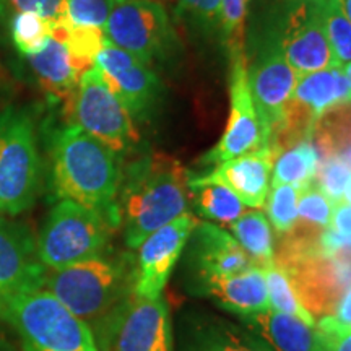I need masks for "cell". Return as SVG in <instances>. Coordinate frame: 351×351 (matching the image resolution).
<instances>
[{
	"label": "cell",
	"instance_id": "7c38bea8",
	"mask_svg": "<svg viewBox=\"0 0 351 351\" xmlns=\"http://www.w3.org/2000/svg\"><path fill=\"white\" fill-rule=\"evenodd\" d=\"M197 225L199 221L194 215L184 213L153 231L140 243L135 249L137 262L134 267V295L147 300L161 298L171 271Z\"/></svg>",
	"mask_w": 351,
	"mask_h": 351
},
{
	"label": "cell",
	"instance_id": "8d00e7d4",
	"mask_svg": "<svg viewBox=\"0 0 351 351\" xmlns=\"http://www.w3.org/2000/svg\"><path fill=\"white\" fill-rule=\"evenodd\" d=\"M343 199L346 200V204L351 205V176H350V181L346 184V189H345V195Z\"/></svg>",
	"mask_w": 351,
	"mask_h": 351
},
{
	"label": "cell",
	"instance_id": "2e32d148",
	"mask_svg": "<svg viewBox=\"0 0 351 351\" xmlns=\"http://www.w3.org/2000/svg\"><path fill=\"white\" fill-rule=\"evenodd\" d=\"M274 153L270 147L213 166L202 176H189L197 182H219L231 189L245 207L261 208L270 192Z\"/></svg>",
	"mask_w": 351,
	"mask_h": 351
},
{
	"label": "cell",
	"instance_id": "6da1fadb",
	"mask_svg": "<svg viewBox=\"0 0 351 351\" xmlns=\"http://www.w3.org/2000/svg\"><path fill=\"white\" fill-rule=\"evenodd\" d=\"M52 182L60 199L98 213L111 228L121 223L117 153L80 127L67 124L51 138Z\"/></svg>",
	"mask_w": 351,
	"mask_h": 351
},
{
	"label": "cell",
	"instance_id": "5b68a950",
	"mask_svg": "<svg viewBox=\"0 0 351 351\" xmlns=\"http://www.w3.org/2000/svg\"><path fill=\"white\" fill-rule=\"evenodd\" d=\"M41 182L36 129L26 109L0 114V213L16 217L33 207Z\"/></svg>",
	"mask_w": 351,
	"mask_h": 351
},
{
	"label": "cell",
	"instance_id": "60d3db41",
	"mask_svg": "<svg viewBox=\"0 0 351 351\" xmlns=\"http://www.w3.org/2000/svg\"><path fill=\"white\" fill-rule=\"evenodd\" d=\"M153 2H161V0H153Z\"/></svg>",
	"mask_w": 351,
	"mask_h": 351
},
{
	"label": "cell",
	"instance_id": "4dcf8cb0",
	"mask_svg": "<svg viewBox=\"0 0 351 351\" xmlns=\"http://www.w3.org/2000/svg\"><path fill=\"white\" fill-rule=\"evenodd\" d=\"M249 0H221L219 7V28L228 49L234 51L243 47L244 21L247 15Z\"/></svg>",
	"mask_w": 351,
	"mask_h": 351
},
{
	"label": "cell",
	"instance_id": "4fadbf2b",
	"mask_svg": "<svg viewBox=\"0 0 351 351\" xmlns=\"http://www.w3.org/2000/svg\"><path fill=\"white\" fill-rule=\"evenodd\" d=\"M104 82L132 117L143 119L160 98V82L150 65L108 41L95 59Z\"/></svg>",
	"mask_w": 351,
	"mask_h": 351
},
{
	"label": "cell",
	"instance_id": "e575fe53",
	"mask_svg": "<svg viewBox=\"0 0 351 351\" xmlns=\"http://www.w3.org/2000/svg\"><path fill=\"white\" fill-rule=\"evenodd\" d=\"M15 12H32L43 16L51 26L69 21L65 0H7Z\"/></svg>",
	"mask_w": 351,
	"mask_h": 351
},
{
	"label": "cell",
	"instance_id": "8fae6325",
	"mask_svg": "<svg viewBox=\"0 0 351 351\" xmlns=\"http://www.w3.org/2000/svg\"><path fill=\"white\" fill-rule=\"evenodd\" d=\"M298 78L300 75L289 65L280 41L267 44L247 69L254 106L269 137V145L285 119Z\"/></svg>",
	"mask_w": 351,
	"mask_h": 351
},
{
	"label": "cell",
	"instance_id": "30bf717a",
	"mask_svg": "<svg viewBox=\"0 0 351 351\" xmlns=\"http://www.w3.org/2000/svg\"><path fill=\"white\" fill-rule=\"evenodd\" d=\"M230 54V117L219 142L204 156V163L210 166H217L269 147V137L258 119L249 88L244 47H238Z\"/></svg>",
	"mask_w": 351,
	"mask_h": 351
},
{
	"label": "cell",
	"instance_id": "484cf974",
	"mask_svg": "<svg viewBox=\"0 0 351 351\" xmlns=\"http://www.w3.org/2000/svg\"><path fill=\"white\" fill-rule=\"evenodd\" d=\"M320 12L337 67L343 69L351 62V20L341 0H320Z\"/></svg>",
	"mask_w": 351,
	"mask_h": 351
},
{
	"label": "cell",
	"instance_id": "ac0fdd59",
	"mask_svg": "<svg viewBox=\"0 0 351 351\" xmlns=\"http://www.w3.org/2000/svg\"><path fill=\"white\" fill-rule=\"evenodd\" d=\"M26 59L44 93L64 101V104L77 91L83 73L91 69L70 51L62 39L54 36H49L36 54Z\"/></svg>",
	"mask_w": 351,
	"mask_h": 351
},
{
	"label": "cell",
	"instance_id": "ba28073f",
	"mask_svg": "<svg viewBox=\"0 0 351 351\" xmlns=\"http://www.w3.org/2000/svg\"><path fill=\"white\" fill-rule=\"evenodd\" d=\"M104 36L147 65L166 59L176 46L168 12L153 0H112Z\"/></svg>",
	"mask_w": 351,
	"mask_h": 351
},
{
	"label": "cell",
	"instance_id": "d590c367",
	"mask_svg": "<svg viewBox=\"0 0 351 351\" xmlns=\"http://www.w3.org/2000/svg\"><path fill=\"white\" fill-rule=\"evenodd\" d=\"M327 228L341 238L351 239V205L343 204V202L337 204L333 207L330 223Z\"/></svg>",
	"mask_w": 351,
	"mask_h": 351
},
{
	"label": "cell",
	"instance_id": "7402d4cb",
	"mask_svg": "<svg viewBox=\"0 0 351 351\" xmlns=\"http://www.w3.org/2000/svg\"><path fill=\"white\" fill-rule=\"evenodd\" d=\"M319 169V153L311 138H302L275 156L271 184H289L298 191L314 184Z\"/></svg>",
	"mask_w": 351,
	"mask_h": 351
},
{
	"label": "cell",
	"instance_id": "e0dca14e",
	"mask_svg": "<svg viewBox=\"0 0 351 351\" xmlns=\"http://www.w3.org/2000/svg\"><path fill=\"white\" fill-rule=\"evenodd\" d=\"M191 262L202 282L243 274L256 267L234 236L213 223H199L192 231Z\"/></svg>",
	"mask_w": 351,
	"mask_h": 351
},
{
	"label": "cell",
	"instance_id": "b9f144b4",
	"mask_svg": "<svg viewBox=\"0 0 351 351\" xmlns=\"http://www.w3.org/2000/svg\"><path fill=\"white\" fill-rule=\"evenodd\" d=\"M0 351H5V350H3V348H2V346H0Z\"/></svg>",
	"mask_w": 351,
	"mask_h": 351
},
{
	"label": "cell",
	"instance_id": "d6986e66",
	"mask_svg": "<svg viewBox=\"0 0 351 351\" xmlns=\"http://www.w3.org/2000/svg\"><path fill=\"white\" fill-rule=\"evenodd\" d=\"M241 319L270 351H319L315 327L293 315L267 309Z\"/></svg>",
	"mask_w": 351,
	"mask_h": 351
},
{
	"label": "cell",
	"instance_id": "83f0119b",
	"mask_svg": "<svg viewBox=\"0 0 351 351\" xmlns=\"http://www.w3.org/2000/svg\"><path fill=\"white\" fill-rule=\"evenodd\" d=\"M298 191L289 184H271L267 195V215L278 234H288L298 225Z\"/></svg>",
	"mask_w": 351,
	"mask_h": 351
},
{
	"label": "cell",
	"instance_id": "277c9868",
	"mask_svg": "<svg viewBox=\"0 0 351 351\" xmlns=\"http://www.w3.org/2000/svg\"><path fill=\"white\" fill-rule=\"evenodd\" d=\"M43 288L95 330L134 293V270L124 261L103 254L64 269L46 270Z\"/></svg>",
	"mask_w": 351,
	"mask_h": 351
},
{
	"label": "cell",
	"instance_id": "4316f807",
	"mask_svg": "<svg viewBox=\"0 0 351 351\" xmlns=\"http://www.w3.org/2000/svg\"><path fill=\"white\" fill-rule=\"evenodd\" d=\"M10 36L21 56H33L49 39L51 25L36 13L15 12L10 19Z\"/></svg>",
	"mask_w": 351,
	"mask_h": 351
},
{
	"label": "cell",
	"instance_id": "ab89813d",
	"mask_svg": "<svg viewBox=\"0 0 351 351\" xmlns=\"http://www.w3.org/2000/svg\"><path fill=\"white\" fill-rule=\"evenodd\" d=\"M295 2H306V0H295Z\"/></svg>",
	"mask_w": 351,
	"mask_h": 351
},
{
	"label": "cell",
	"instance_id": "3957f363",
	"mask_svg": "<svg viewBox=\"0 0 351 351\" xmlns=\"http://www.w3.org/2000/svg\"><path fill=\"white\" fill-rule=\"evenodd\" d=\"M0 322L25 351H99L88 324L44 288L0 295Z\"/></svg>",
	"mask_w": 351,
	"mask_h": 351
},
{
	"label": "cell",
	"instance_id": "836d02e7",
	"mask_svg": "<svg viewBox=\"0 0 351 351\" xmlns=\"http://www.w3.org/2000/svg\"><path fill=\"white\" fill-rule=\"evenodd\" d=\"M319 351H351V330L340 326L333 315H324L315 326Z\"/></svg>",
	"mask_w": 351,
	"mask_h": 351
},
{
	"label": "cell",
	"instance_id": "f1b7e54d",
	"mask_svg": "<svg viewBox=\"0 0 351 351\" xmlns=\"http://www.w3.org/2000/svg\"><path fill=\"white\" fill-rule=\"evenodd\" d=\"M335 204L320 191L317 184L301 189L298 194V217L302 225L314 230H324L330 223Z\"/></svg>",
	"mask_w": 351,
	"mask_h": 351
},
{
	"label": "cell",
	"instance_id": "7a4b0ae2",
	"mask_svg": "<svg viewBox=\"0 0 351 351\" xmlns=\"http://www.w3.org/2000/svg\"><path fill=\"white\" fill-rule=\"evenodd\" d=\"M119 192L125 244L135 251L153 231L187 213L189 173L174 158L148 155L121 178Z\"/></svg>",
	"mask_w": 351,
	"mask_h": 351
},
{
	"label": "cell",
	"instance_id": "f546056e",
	"mask_svg": "<svg viewBox=\"0 0 351 351\" xmlns=\"http://www.w3.org/2000/svg\"><path fill=\"white\" fill-rule=\"evenodd\" d=\"M351 168L340 155H327L319 165L315 181L320 191L330 199L333 204L343 202L346 184L350 181Z\"/></svg>",
	"mask_w": 351,
	"mask_h": 351
},
{
	"label": "cell",
	"instance_id": "cb8c5ba5",
	"mask_svg": "<svg viewBox=\"0 0 351 351\" xmlns=\"http://www.w3.org/2000/svg\"><path fill=\"white\" fill-rule=\"evenodd\" d=\"M189 189L194 195L195 207L204 218L231 225L244 213L245 205L238 195L219 182H197L189 179Z\"/></svg>",
	"mask_w": 351,
	"mask_h": 351
},
{
	"label": "cell",
	"instance_id": "9a60e30c",
	"mask_svg": "<svg viewBox=\"0 0 351 351\" xmlns=\"http://www.w3.org/2000/svg\"><path fill=\"white\" fill-rule=\"evenodd\" d=\"M44 275L29 228L0 217V295L43 288Z\"/></svg>",
	"mask_w": 351,
	"mask_h": 351
},
{
	"label": "cell",
	"instance_id": "74e56055",
	"mask_svg": "<svg viewBox=\"0 0 351 351\" xmlns=\"http://www.w3.org/2000/svg\"><path fill=\"white\" fill-rule=\"evenodd\" d=\"M341 3H343V10L346 13V16L351 20V0H341Z\"/></svg>",
	"mask_w": 351,
	"mask_h": 351
},
{
	"label": "cell",
	"instance_id": "44dd1931",
	"mask_svg": "<svg viewBox=\"0 0 351 351\" xmlns=\"http://www.w3.org/2000/svg\"><path fill=\"white\" fill-rule=\"evenodd\" d=\"M187 351H270L256 335L219 319L199 322L192 328Z\"/></svg>",
	"mask_w": 351,
	"mask_h": 351
},
{
	"label": "cell",
	"instance_id": "f35d334b",
	"mask_svg": "<svg viewBox=\"0 0 351 351\" xmlns=\"http://www.w3.org/2000/svg\"><path fill=\"white\" fill-rule=\"evenodd\" d=\"M343 72H345V75L348 77V80L351 82V62L345 65V67H343Z\"/></svg>",
	"mask_w": 351,
	"mask_h": 351
},
{
	"label": "cell",
	"instance_id": "d6a6232c",
	"mask_svg": "<svg viewBox=\"0 0 351 351\" xmlns=\"http://www.w3.org/2000/svg\"><path fill=\"white\" fill-rule=\"evenodd\" d=\"M221 0H178V13L204 29L219 26Z\"/></svg>",
	"mask_w": 351,
	"mask_h": 351
},
{
	"label": "cell",
	"instance_id": "603a6c76",
	"mask_svg": "<svg viewBox=\"0 0 351 351\" xmlns=\"http://www.w3.org/2000/svg\"><path fill=\"white\" fill-rule=\"evenodd\" d=\"M231 231L244 252L258 269L275 263L274 231L269 218L262 212H244L236 221L231 223Z\"/></svg>",
	"mask_w": 351,
	"mask_h": 351
},
{
	"label": "cell",
	"instance_id": "5bb4252c",
	"mask_svg": "<svg viewBox=\"0 0 351 351\" xmlns=\"http://www.w3.org/2000/svg\"><path fill=\"white\" fill-rule=\"evenodd\" d=\"M282 49L298 75L337 67L326 28L320 0L296 2L289 12L282 36Z\"/></svg>",
	"mask_w": 351,
	"mask_h": 351
},
{
	"label": "cell",
	"instance_id": "1f68e13d",
	"mask_svg": "<svg viewBox=\"0 0 351 351\" xmlns=\"http://www.w3.org/2000/svg\"><path fill=\"white\" fill-rule=\"evenodd\" d=\"M112 0H65L67 19L73 26L104 29Z\"/></svg>",
	"mask_w": 351,
	"mask_h": 351
},
{
	"label": "cell",
	"instance_id": "ffe728a7",
	"mask_svg": "<svg viewBox=\"0 0 351 351\" xmlns=\"http://www.w3.org/2000/svg\"><path fill=\"white\" fill-rule=\"evenodd\" d=\"M202 283L219 306L241 317L270 309L265 271L258 267L225 278L205 280Z\"/></svg>",
	"mask_w": 351,
	"mask_h": 351
},
{
	"label": "cell",
	"instance_id": "d4e9b609",
	"mask_svg": "<svg viewBox=\"0 0 351 351\" xmlns=\"http://www.w3.org/2000/svg\"><path fill=\"white\" fill-rule=\"evenodd\" d=\"M263 271H265L270 309L289 314L293 317L302 320L307 326L315 327V319L302 306V302L296 295V289L293 288L291 280L288 278L287 271L282 267L276 265V263L263 269Z\"/></svg>",
	"mask_w": 351,
	"mask_h": 351
},
{
	"label": "cell",
	"instance_id": "9c48e42d",
	"mask_svg": "<svg viewBox=\"0 0 351 351\" xmlns=\"http://www.w3.org/2000/svg\"><path fill=\"white\" fill-rule=\"evenodd\" d=\"M99 351H173L166 302L132 295L93 330Z\"/></svg>",
	"mask_w": 351,
	"mask_h": 351
},
{
	"label": "cell",
	"instance_id": "8992f818",
	"mask_svg": "<svg viewBox=\"0 0 351 351\" xmlns=\"http://www.w3.org/2000/svg\"><path fill=\"white\" fill-rule=\"evenodd\" d=\"M109 228L98 213L62 199L52 207L39 231L36 239L39 262L46 270H59L103 256Z\"/></svg>",
	"mask_w": 351,
	"mask_h": 351
},
{
	"label": "cell",
	"instance_id": "52a82bcc",
	"mask_svg": "<svg viewBox=\"0 0 351 351\" xmlns=\"http://www.w3.org/2000/svg\"><path fill=\"white\" fill-rule=\"evenodd\" d=\"M69 124L80 127L116 153L130 150L138 142L132 116L93 65L80 78L77 91L65 103Z\"/></svg>",
	"mask_w": 351,
	"mask_h": 351
}]
</instances>
